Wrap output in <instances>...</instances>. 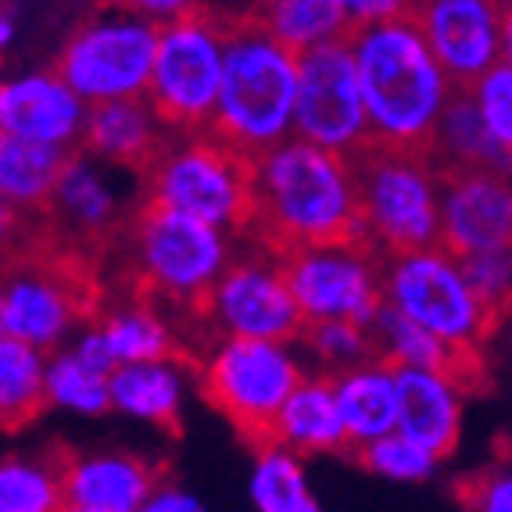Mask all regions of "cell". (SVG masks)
Here are the masks:
<instances>
[{
	"instance_id": "6da1fadb",
	"label": "cell",
	"mask_w": 512,
	"mask_h": 512,
	"mask_svg": "<svg viewBox=\"0 0 512 512\" xmlns=\"http://www.w3.org/2000/svg\"><path fill=\"white\" fill-rule=\"evenodd\" d=\"M262 248L294 251L308 244L362 237V197L355 158L291 137L255 158V222Z\"/></svg>"
},
{
	"instance_id": "7a4b0ae2",
	"label": "cell",
	"mask_w": 512,
	"mask_h": 512,
	"mask_svg": "<svg viewBox=\"0 0 512 512\" xmlns=\"http://www.w3.org/2000/svg\"><path fill=\"white\" fill-rule=\"evenodd\" d=\"M373 144L430 151L455 83L412 15L351 29Z\"/></svg>"
},
{
	"instance_id": "3957f363",
	"label": "cell",
	"mask_w": 512,
	"mask_h": 512,
	"mask_svg": "<svg viewBox=\"0 0 512 512\" xmlns=\"http://www.w3.org/2000/svg\"><path fill=\"white\" fill-rule=\"evenodd\" d=\"M301 61L255 11H226V72L212 129L251 162L294 137Z\"/></svg>"
},
{
	"instance_id": "277c9868",
	"label": "cell",
	"mask_w": 512,
	"mask_h": 512,
	"mask_svg": "<svg viewBox=\"0 0 512 512\" xmlns=\"http://www.w3.org/2000/svg\"><path fill=\"white\" fill-rule=\"evenodd\" d=\"M362 197V237L384 258L441 244L448 172L430 151L369 144L355 154Z\"/></svg>"
},
{
	"instance_id": "5b68a950",
	"label": "cell",
	"mask_w": 512,
	"mask_h": 512,
	"mask_svg": "<svg viewBox=\"0 0 512 512\" xmlns=\"http://www.w3.org/2000/svg\"><path fill=\"white\" fill-rule=\"evenodd\" d=\"M147 205L176 208L230 233H251L255 222V162L215 133H172L165 151L144 172Z\"/></svg>"
},
{
	"instance_id": "8992f818",
	"label": "cell",
	"mask_w": 512,
	"mask_h": 512,
	"mask_svg": "<svg viewBox=\"0 0 512 512\" xmlns=\"http://www.w3.org/2000/svg\"><path fill=\"white\" fill-rule=\"evenodd\" d=\"M237 258V233L176 208L147 205L133 219V265L147 294L201 308Z\"/></svg>"
},
{
	"instance_id": "52a82bcc",
	"label": "cell",
	"mask_w": 512,
	"mask_h": 512,
	"mask_svg": "<svg viewBox=\"0 0 512 512\" xmlns=\"http://www.w3.org/2000/svg\"><path fill=\"white\" fill-rule=\"evenodd\" d=\"M308 369L294 341L219 337L197 366V384L215 412L230 419L251 444L265 441L276 416Z\"/></svg>"
},
{
	"instance_id": "ba28073f",
	"label": "cell",
	"mask_w": 512,
	"mask_h": 512,
	"mask_svg": "<svg viewBox=\"0 0 512 512\" xmlns=\"http://www.w3.org/2000/svg\"><path fill=\"white\" fill-rule=\"evenodd\" d=\"M158 43L162 22L140 15L122 0H111L79 22L58 51L54 69L86 104L147 97Z\"/></svg>"
},
{
	"instance_id": "9c48e42d",
	"label": "cell",
	"mask_w": 512,
	"mask_h": 512,
	"mask_svg": "<svg viewBox=\"0 0 512 512\" xmlns=\"http://www.w3.org/2000/svg\"><path fill=\"white\" fill-rule=\"evenodd\" d=\"M226 72V11L208 4L162 26L147 101L172 133L212 129Z\"/></svg>"
},
{
	"instance_id": "30bf717a",
	"label": "cell",
	"mask_w": 512,
	"mask_h": 512,
	"mask_svg": "<svg viewBox=\"0 0 512 512\" xmlns=\"http://www.w3.org/2000/svg\"><path fill=\"white\" fill-rule=\"evenodd\" d=\"M384 301L412 323L437 333L466 359L477 355L498 319L473 291L462 258L444 244L384 258Z\"/></svg>"
},
{
	"instance_id": "8fae6325",
	"label": "cell",
	"mask_w": 512,
	"mask_h": 512,
	"mask_svg": "<svg viewBox=\"0 0 512 512\" xmlns=\"http://www.w3.org/2000/svg\"><path fill=\"white\" fill-rule=\"evenodd\" d=\"M283 269L305 323L351 319L373 326L384 308V255L366 237L283 251Z\"/></svg>"
},
{
	"instance_id": "7c38bea8",
	"label": "cell",
	"mask_w": 512,
	"mask_h": 512,
	"mask_svg": "<svg viewBox=\"0 0 512 512\" xmlns=\"http://www.w3.org/2000/svg\"><path fill=\"white\" fill-rule=\"evenodd\" d=\"M298 61L301 86L294 137L326 147V151L348 154V158L362 154L373 144V129H369L351 33L308 47L298 54Z\"/></svg>"
},
{
	"instance_id": "4fadbf2b",
	"label": "cell",
	"mask_w": 512,
	"mask_h": 512,
	"mask_svg": "<svg viewBox=\"0 0 512 512\" xmlns=\"http://www.w3.org/2000/svg\"><path fill=\"white\" fill-rule=\"evenodd\" d=\"M219 337H255V341H301L305 316L291 291L283 255L265 248V255H237L201 305Z\"/></svg>"
},
{
	"instance_id": "5bb4252c",
	"label": "cell",
	"mask_w": 512,
	"mask_h": 512,
	"mask_svg": "<svg viewBox=\"0 0 512 512\" xmlns=\"http://www.w3.org/2000/svg\"><path fill=\"white\" fill-rule=\"evenodd\" d=\"M86 291L65 262H15L0 291V337L61 351L86 323Z\"/></svg>"
},
{
	"instance_id": "9a60e30c",
	"label": "cell",
	"mask_w": 512,
	"mask_h": 512,
	"mask_svg": "<svg viewBox=\"0 0 512 512\" xmlns=\"http://www.w3.org/2000/svg\"><path fill=\"white\" fill-rule=\"evenodd\" d=\"M412 18L459 86L502 65V0H419Z\"/></svg>"
},
{
	"instance_id": "2e32d148",
	"label": "cell",
	"mask_w": 512,
	"mask_h": 512,
	"mask_svg": "<svg viewBox=\"0 0 512 512\" xmlns=\"http://www.w3.org/2000/svg\"><path fill=\"white\" fill-rule=\"evenodd\" d=\"M90 104L65 83L58 69L26 72L0 86V133L72 151L83 144Z\"/></svg>"
},
{
	"instance_id": "e0dca14e",
	"label": "cell",
	"mask_w": 512,
	"mask_h": 512,
	"mask_svg": "<svg viewBox=\"0 0 512 512\" xmlns=\"http://www.w3.org/2000/svg\"><path fill=\"white\" fill-rule=\"evenodd\" d=\"M441 244L459 258L512 244V176L487 169L448 172Z\"/></svg>"
},
{
	"instance_id": "ac0fdd59",
	"label": "cell",
	"mask_w": 512,
	"mask_h": 512,
	"mask_svg": "<svg viewBox=\"0 0 512 512\" xmlns=\"http://www.w3.org/2000/svg\"><path fill=\"white\" fill-rule=\"evenodd\" d=\"M172 129L154 111L147 97H122V101L90 104L83 129V151L97 162L119 169H151V162L165 151Z\"/></svg>"
},
{
	"instance_id": "d6986e66",
	"label": "cell",
	"mask_w": 512,
	"mask_h": 512,
	"mask_svg": "<svg viewBox=\"0 0 512 512\" xmlns=\"http://www.w3.org/2000/svg\"><path fill=\"white\" fill-rule=\"evenodd\" d=\"M462 373L452 369H398V430L427 444L441 459L462 437Z\"/></svg>"
},
{
	"instance_id": "ffe728a7",
	"label": "cell",
	"mask_w": 512,
	"mask_h": 512,
	"mask_svg": "<svg viewBox=\"0 0 512 512\" xmlns=\"http://www.w3.org/2000/svg\"><path fill=\"white\" fill-rule=\"evenodd\" d=\"M69 505L97 512H137L158 487V473L126 452H86L61 459Z\"/></svg>"
},
{
	"instance_id": "44dd1931",
	"label": "cell",
	"mask_w": 512,
	"mask_h": 512,
	"mask_svg": "<svg viewBox=\"0 0 512 512\" xmlns=\"http://www.w3.org/2000/svg\"><path fill=\"white\" fill-rule=\"evenodd\" d=\"M265 441H276L283 448L298 452L301 459L308 455H333L348 452V427H344L341 405H337V387H333L330 373H305L294 394L287 398V405L276 416L273 430Z\"/></svg>"
},
{
	"instance_id": "7402d4cb",
	"label": "cell",
	"mask_w": 512,
	"mask_h": 512,
	"mask_svg": "<svg viewBox=\"0 0 512 512\" xmlns=\"http://www.w3.org/2000/svg\"><path fill=\"white\" fill-rule=\"evenodd\" d=\"M333 387H337V405L348 427L351 452L398 430V398H402L398 366L373 355L333 376Z\"/></svg>"
},
{
	"instance_id": "603a6c76",
	"label": "cell",
	"mask_w": 512,
	"mask_h": 512,
	"mask_svg": "<svg viewBox=\"0 0 512 512\" xmlns=\"http://www.w3.org/2000/svg\"><path fill=\"white\" fill-rule=\"evenodd\" d=\"M187 405V366L176 355L126 362L111 373V409L151 427H176Z\"/></svg>"
},
{
	"instance_id": "cb8c5ba5",
	"label": "cell",
	"mask_w": 512,
	"mask_h": 512,
	"mask_svg": "<svg viewBox=\"0 0 512 512\" xmlns=\"http://www.w3.org/2000/svg\"><path fill=\"white\" fill-rule=\"evenodd\" d=\"M430 154H434V162L441 165L444 172L487 169V172L512 176V154L505 151L495 140V133L487 129L470 86H459V90H455L452 104H448L441 126H437Z\"/></svg>"
},
{
	"instance_id": "d4e9b609",
	"label": "cell",
	"mask_w": 512,
	"mask_h": 512,
	"mask_svg": "<svg viewBox=\"0 0 512 512\" xmlns=\"http://www.w3.org/2000/svg\"><path fill=\"white\" fill-rule=\"evenodd\" d=\"M47 212L58 219L61 230L72 233L76 240L104 237L119 219V194L111 187L108 172L97 165V158L72 154Z\"/></svg>"
},
{
	"instance_id": "484cf974",
	"label": "cell",
	"mask_w": 512,
	"mask_h": 512,
	"mask_svg": "<svg viewBox=\"0 0 512 512\" xmlns=\"http://www.w3.org/2000/svg\"><path fill=\"white\" fill-rule=\"evenodd\" d=\"M72 151L36 140H18L0 133V197L4 212L29 215L51 208V197L61 183Z\"/></svg>"
},
{
	"instance_id": "4316f807",
	"label": "cell",
	"mask_w": 512,
	"mask_h": 512,
	"mask_svg": "<svg viewBox=\"0 0 512 512\" xmlns=\"http://www.w3.org/2000/svg\"><path fill=\"white\" fill-rule=\"evenodd\" d=\"M248 495L255 512H323L308 484L305 459L276 441L255 444Z\"/></svg>"
},
{
	"instance_id": "83f0119b",
	"label": "cell",
	"mask_w": 512,
	"mask_h": 512,
	"mask_svg": "<svg viewBox=\"0 0 512 512\" xmlns=\"http://www.w3.org/2000/svg\"><path fill=\"white\" fill-rule=\"evenodd\" d=\"M369 330H373L376 355L398 369H452V373H466V366H473V359L459 355L452 344H444L427 326L412 323L409 316H402L387 301Z\"/></svg>"
},
{
	"instance_id": "f1b7e54d",
	"label": "cell",
	"mask_w": 512,
	"mask_h": 512,
	"mask_svg": "<svg viewBox=\"0 0 512 512\" xmlns=\"http://www.w3.org/2000/svg\"><path fill=\"white\" fill-rule=\"evenodd\" d=\"M47 366L51 351L0 337V419L8 430H18L47 409Z\"/></svg>"
},
{
	"instance_id": "f546056e",
	"label": "cell",
	"mask_w": 512,
	"mask_h": 512,
	"mask_svg": "<svg viewBox=\"0 0 512 512\" xmlns=\"http://www.w3.org/2000/svg\"><path fill=\"white\" fill-rule=\"evenodd\" d=\"M255 15L298 54L351 33L341 0H265Z\"/></svg>"
},
{
	"instance_id": "4dcf8cb0",
	"label": "cell",
	"mask_w": 512,
	"mask_h": 512,
	"mask_svg": "<svg viewBox=\"0 0 512 512\" xmlns=\"http://www.w3.org/2000/svg\"><path fill=\"white\" fill-rule=\"evenodd\" d=\"M69 505L61 462L8 455L0 466V512H61Z\"/></svg>"
},
{
	"instance_id": "1f68e13d",
	"label": "cell",
	"mask_w": 512,
	"mask_h": 512,
	"mask_svg": "<svg viewBox=\"0 0 512 512\" xmlns=\"http://www.w3.org/2000/svg\"><path fill=\"white\" fill-rule=\"evenodd\" d=\"M47 405L72 416H104L111 409V376L79 362L69 348L51 351L47 366Z\"/></svg>"
},
{
	"instance_id": "d6a6232c",
	"label": "cell",
	"mask_w": 512,
	"mask_h": 512,
	"mask_svg": "<svg viewBox=\"0 0 512 512\" xmlns=\"http://www.w3.org/2000/svg\"><path fill=\"white\" fill-rule=\"evenodd\" d=\"M104 333H108L111 348L119 366L126 362H147V359H165L176 351L172 341V326L162 312H154L151 305H122L111 308L108 316L101 319Z\"/></svg>"
},
{
	"instance_id": "836d02e7",
	"label": "cell",
	"mask_w": 512,
	"mask_h": 512,
	"mask_svg": "<svg viewBox=\"0 0 512 512\" xmlns=\"http://www.w3.org/2000/svg\"><path fill=\"white\" fill-rule=\"evenodd\" d=\"M359 462L369 473L394 484H423L441 470V455L430 452L427 444H419L416 437L402 434V430H391V434L376 437V441L355 448Z\"/></svg>"
},
{
	"instance_id": "e575fe53",
	"label": "cell",
	"mask_w": 512,
	"mask_h": 512,
	"mask_svg": "<svg viewBox=\"0 0 512 512\" xmlns=\"http://www.w3.org/2000/svg\"><path fill=\"white\" fill-rule=\"evenodd\" d=\"M301 344L305 351L316 359L319 373H344V369L359 366V362L373 359L376 344L373 330L362 323H351V319H326V323H308L301 333Z\"/></svg>"
},
{
	"instance_id": "d590c367",
	"label": "cell",
	"mask_w": 512,
	"mask_h": 512,
	"mask_svg": "<svg viewBox=\"0 0 512 512\" xmlns=\"http://www.w3.org/2000/svg\"><path fill=\"white\" fill-rule=\"evenodd\" d=\"M462 269L470 276L473 291L484 298V305L491 308L495 316L509 312L512 308V244L466 255L462 258Z\"/></svg>"
},
{
	"instance_id": "8d00e7d4",
	"label": "cell",
	"mask_w": 512,
	"mask_h": 512,
	"mask_svg": "<svg viewBox=\"0 0 512 512\" xmlns=\"http://www.w3.org/2000/svg\"><path fill=\"white\" fill-rule=\"evenodd\" d=\"M477 97V108L484 115L487 129L495 133V140L512 154V69L509 65H495V69L480 76L470 86Z\"/></svg>"
},
{
	"instance_id": "74e56055",
	"label": "cell",
	"mask_w": 512,
	"mask_h": 512,
	"mask_svg": "<svg viewBox=\"0 0 512 512\" xmlns=\"http://www.w3.org/2000/svg\"><path fill=\"white\" fill-rule=\"evenodd\" d=\"M462 498H466V505L473 512H512V473L509 470L484 473V477L466 484Z\"/></svg>"
},
{
	"instance_id": "f35d334b",
	"label": "cell",
	"mask_w": 512,
	"mask_h": 512,
	"mask_svg": "<svg viewBox=\"0 0 512 512\" xmlns=\"http://www.w3.org/2000/svg\"><path fill=\"white\" fill-rule=\"evenodd\" d=\"M65 348L76 355L79 362H86L90 369H97V373L111 376L115 369H119V359H115V348H111L108 333H104L101 323H86L83 330L72 337Z\"/></svg>"
},
{
	"instance_id": "ab89813d",
	"label": "cell",
	"mask_w": 512,
	"mask_h": 512,
	"mask_svg": "<svg viewBox=\"0 0 512 512\" xmlns=\"http://www.w3.org/2000/svg\"><path fill=\"white\" fill-rule=\"evenodd\" d=\"M348 11L351 29L373 26V22H387V18H402L416 11L419 0H341Z\"/></svg>"
},
{
	"instance_id": "60d3db41",
	"label": "cell",
	"mask_w": 512,
	"mask_h": 512,
	"mask_svg": "<svg viewBox=\"0 0 512 512\" xmlns=\"http://www.w3.org/2000/svg\"><path fill=\"white\" fill-rule=\"evenodd\" d=\"M137 512H208V505L201 502L197 495H190L187 487L158 484V487H154V495L147 498Z\"/></svg>"
},
{
	"instance_id": "b9f144b4",
	"label": "cell",
	"mask_w": 512,
	"mask_h": 512,
	"mask_svg": "<svg viewBox=\"0 0 512 512\" xmlns=\"http://www.w3.org/2000/svg\"><path fill=\"white\" fill-rule=\"evenodd\" d=\"M122 4H129L133 11H140V15L154 18V22H172V18L187 15V11L201 8V0H122Z\"/></svg>"
},
{
	"instance_id": "7bdbcfd3",
	"label": "cell",
	"mask_w": 512,
	"mask_h": 512,
	"mask_svg": "<svg viewBox=\"0 0 512 512\" xmlns=\"http://www.w3.org/2000/svg\"><path fill=\"white\" fill-rule=\"evenodd\" d=\"M502 65L512 69V0H502Z\"/></svg>"
},
{
	"instance_id": "ee69618b",
	"label": "cell",
	"mask_w": 512,
	"mask_h": 512,
	"mask_svg": "<svg viewBox=\"0 0 512 512\" xmlns=\"http://www.w3.org/2000/svg\"><path fill=\"white\" fill-rule=\"evenodd\" d=\"M11 36H15V26H11V11H4V22H0V40H4V47L11 43Z\"/></svg>"
},
{
	"instance_id": "f6af8a7d",
	"label": "cell",
	"mask_w": 512,
	"mask_h": 512,
	"mask_svg": "<svg viewBox=\"0 0 512 512\" xmlns=\"http://www.w3.org/2000/svg\"><path fill=\"white\" fill-rule=\"evenodd\" d=\"M61 512H97V509H83V505H65Z\"/></svg>"
},
{
	"instance_id": "bcb514c9",
	"label": "cell",
	"mask_w": 512,
	"mask_h": 512,
	"mask_svg": "<svg viewBox=\"0 0 512 512\" xmlns=\"http://www.w3.org/2000/svg\"><path fill=\"white\" fill-rule=\"evenodd\" d=\"M262 4H265V0H248V8H244V11H255V8H262Z\"/></svg>"
}]
</instances>
